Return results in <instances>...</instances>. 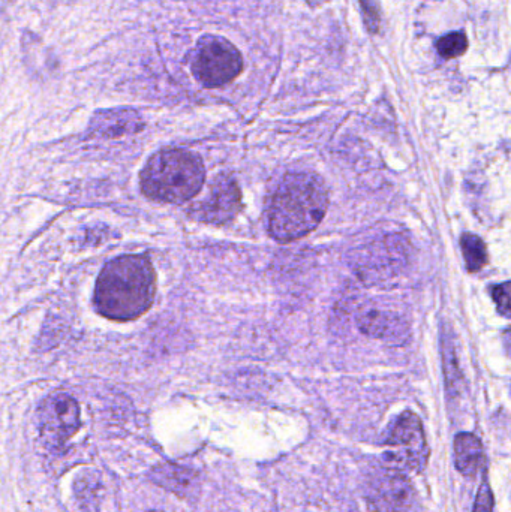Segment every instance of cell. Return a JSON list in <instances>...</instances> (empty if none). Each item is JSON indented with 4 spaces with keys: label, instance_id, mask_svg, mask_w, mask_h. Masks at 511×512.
I'll return each instance as SVG.
<instances>
[{
    "label": "cell",
    "instance_id": "6da1fadb",
    "mask_svg": "<svg viewBox=\"0 0 511 512\" xmlns=\"http://www.w3.org/2000/svg\"><path fill=\"white\" fill-rule=\"evenodd\" d=\"M155 292V271L149 259L120 256L108 262L96 280V310L113 321H131L150 309Z\"/></svg>",
    "mask_w": 511,
    "mask_h": 512
},
{
    "label": "cell",
    "instance_id": "7a4b0ae2",
    "mask_svg": "<svg viewBox=\"0 0 511 512\" xmlns=\"http://www.w3.org/2000/svg\"><path fill=\"white\" fill-rule=\"evenodd\" d=\"M329 207V192L311 173L287 174L273 195L269 231L278 242H294L315 230Z\"/></svg>",
    "mask_w": 511,
    "mask_h": 512
},
{
    "label": "cell",
    "instance_id": "3957f363",
    "mask_svg": "<svg viewBox=\"0 0 511 512\" xmlns=\"http://www.w3.org/2000/svg\"><path fill=\"white\" fill-rule=\"evenodd\" d=\"M204 179L203 162L195 153L183 149L162 150L144 167L141 189L150 200L182 204L201 191Z\"/></svg>",
    "mask_w": 511,
    "mask_h": 512
},
{
    "label": "cell",
    "instance_id": "277c9868",
    "mask_svg": "<svg viewBox=\"0 0 511 512\" xmlns=\"http://www.w3.org/2000/svg\"><path fill=\"white\" fill-rule=\"evenodd\" d=\"M384 463L401 472H420L428 465L429 448L422 421L413 412H404L396 418L387 435Z\"/></svg>",
    "mask_w": 511,
    "mask_h": 512
},
{
    "label": "cell",
    "instance_id": "5b68a950",
    "mask_svg": "<svg viewBox=\"0 0 511 512\" xmlns=\"http://www.w3.org/2000/svg\"><path fill=\"white\" fill-rule=\"evenodd\" d=\"M192 74L204 87H221L239 77L243 69L240 51L221 36L200 38L192 53Z\"/></svg>",
    "mask_w": 511,
    "mask_h": 512
},
{
    "label": "cell",
    "instance_id": "8992f818",
    "mask_svg": "<svg viewBox=\"0 0 511 512\" xmlns=\"http://www.w3.org/2000/svg\"><path fill=\"white\" fill-rule=\"evenodd\" d=\"M368 499L377 512H420L419 493L396 469L380 472L372 478Z\"/></svg>",
    "mask_w": 511,
    "mask_h": 512
},
{
    "label": "cell",
    "instance_id": "52a82bcc",
    "mask_svg": "<svg viewBox=\"0 0 511 512\" xmlns=\"http://www.w3.org/2000/svg\"><path fill=\"white\" fill-rule=\"evenodd\" d=\"M39 427L48 447L60 448L65 445L80 427L77 400L65 393L48 397L39 409Z\"/></svg>",
    "mask_w": 511,
    "mask_h": 512
},
{
    "label": "cell",
    "instance_id": "ba28073f",
    "mask_svg": "<svg viewBox=\"0 0 511 512\" xmlns=\"http://www.w3.org/2000/svg\"><path fill=\"white\" fill-rule=\"evenodd\" d=\"M240 204L242 194L239 185L233 177L224 174L213 180L207 197L192 207V215L207 224H227L240 212Z\"/></svg>",
    "mask_w": 511,
    "mask_h": 512
},
{
    "label": "cell",
    "instance_id": "9c48e42d",
    "mask_svg": "<svg viewBox=\"0 0 511 512\" xmlns=\"http://www.w3.org/2000/svg\"><path fill=\"white\" fill-rule=\"evenodd\" d=\"M456 469L465 477H474L485 463L482 442L473 433H459L455 438Z\"/></svg>",
    "mask_w": 511,
    "mask_h": 512
},
{
    "label": "cell",
    "instance_id": "30bf717a",
    "mask_svg": "<svg viewBox=\"0 0 511 512\" xmlns=\"http://www.w3.org/2000/svg\"><path fill=\"white\" fill-rule=\"evenodd\" d=\"M92 125L98 134L108 135V137L131 134L143 126L138 114L131 110L102 111L96 114Z\"/></svg>",
    "mask_w": 511,
    "mask_h": 512
},
{
    "label": "cell",
    "instance_id": "8fae6325",
    "mask_svg": "<svg viewBox=\"0 0 511 512\" xmlns=\"http://www.w3.org/2000/svg\"><path fill=\"white\" fill-rule=\"evenodd\" d=\"M155 481L159 486L167 487L171 492L182 493L191 489L194 483V472L188 469L176 468L173 465L155 469Z\"/></svg>",
    "mask_w": 511,
    "mask_h": 512
},
{
    "label": "cell",
    "instance_id": "7c38bea8",
    "mask_svg": "<svg viewBox=\"0 0 511 512\" xmlns=\"http://www.w3.org/2000/svg\"><path fill=\"white\" fill-rule=\"evenodd\" d=\"M461 249L470 273H477L488 264V249L485 242L476 234H464L461 239Z\"/></svg>",
    "mask_w": 511,
    "mask_h": 512
},
{
    "label": "cell",
    "instance_id": "4fadbf2b",
    "mask_svg": "<svg viewBox=\"0 0 511 512\" xmlns=\"http://www.w3.org/2000/svg\"><path fill=\"white\" fill-rule=\"evenodd\" d=\"M438 54L444 59H456L468 50V38L464 32L447 33L437 42Z\"/></svg>",
    "mask_w": 511,
    "mask_h": 512
},
{
    "label": "cell",
    "instance_id": "5bb4252c",
    "mask_svg": "<svg viewBox=\"0 0 511 512\" xmlns=\"http://www.w3.org/2000/svg\"><path fill=\"white\" fill-rule=\"evenodd\" d=\"M359 3L369 33L377 35L381 27L380 6H378L377 0H359Z\"/></svg>",
    "mask_w": 511,
    "mask_h": 512
},
{
    "label": "cell",
    "instance_id": "9a60e30c",
    "mask_svg": "<svg viewBox=\"0 0 511 512\" xmlns=\"http://www.w3.org/2000/svg\"><path fill=\"white\" fill-rule=\"evenodd\" d=\"M492 298L497 304L498 313L504 318H511V280L492 289Z\"/></svg>",
    "mask_w": 511,
    "mask_h": 512
},
{
    "label": "cell",
    "instance_id": "2e32d148",
    "mask_svg": "<svg viewBox=\"0 0 511 512\" xmlns=\"http://www.w3.org/2000/svg\"><path fill=\"white\" fill-rule=\"evenodd\" d=\"M474 512H494V495L488 483H483L477 493Z\"/></svg>",
    "mask_w": 511,
    "mask_h": 512
},
{
    "label": "cell",
    "instance_id": "e0dca14e",
    "mask_svg": "<svg viewBox=\"0 0 511 512\" xmlns=\"http://www.w3.org/2000/svg\"><path fill=\"white\" fill-rule=\"evenodd\" d=\"M504 348H506L507 354L511 358V328L504 333Z\"/></svg>",
    "mask_w": 511,
    "mask_h": 512
},
{
    "label": "cell",
    "instance_id": "ac0fdd59",
    "mask_svg": "<svg viewBox=\"0 0 511 512\" xmlns=\"http://www.w3.org/2000/svg\"><path fill=\"white\" fill-rule=\"evenodd\" d=\"M306 2H308L311 8H318V6L324 5V3L329 2V0H306Z\"/></svg>",
    "mask_w": 511,
    "mask_h": 512
}]
</instances>
